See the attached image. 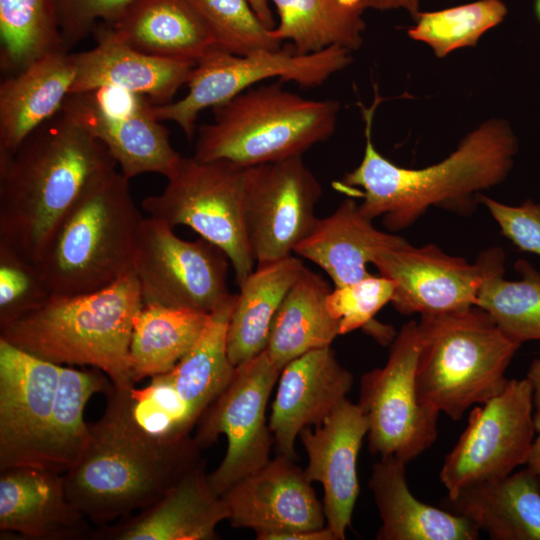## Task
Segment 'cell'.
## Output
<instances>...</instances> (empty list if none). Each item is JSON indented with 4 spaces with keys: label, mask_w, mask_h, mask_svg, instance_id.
<instances>
[{
    "label": "cell",
    "mask_w": 540,
    "mask_h": 540,
    "mask_svg": "<svg viewBox=\"0 0 540 540\" xmlns=\"http://www.w3.org/2000/svg\"><path fill=\"white\" fill-rule=\"evenodd\" d=\"M340 104L304 98L279 83L250 87L212 108L194 157L248 168L302 155L335 132Z\"/></svg>",
    "instance_id": "7"
},
{
    "label": "cell",
    "mask_w": 540,
    "mask_h": 540,
    "mask_svg": "<svg viewBox=\"0 0 540 540\" xmlns=\"http://www.w3.org/2000/svg\"><path fill=\"white\" fill-rule=\"evenodd\" d=\"M365 9L376 10H406L413 18L420 12L419 6L421 0H361Z\"/></svg>",
    "instance_id": "44"
},
{
    "label": "cell",
    "mask_w": 540,
    "mask_h": 540,
    "mask_svg": "<svg viewBox=\"0 0 540 540\" xmlns=\"http://www.w3.org/2000/svg\"><path fill=\"white\" fill-rule=\"evenodd\" d=\"M143 306L131 269L106 288L80 295L51 294L41 305L0 329V338L42 359L102 371L116 388L135 386L129 347Z\"/></svg>",
    "instance_id": "4"
},
{
    "label": "cell",
    "mask_w": 540,
    "mask_h": 540,
    "mask_svg": "<svg viewBox=\"0 0 540 540\" xmlns=\"http://www.w3.org/2000/svg\"><path fill=\"white\" fill-rule=\"evenodd\" d=\"M406 243L401 236L375 228L349 197L332 214L317 219L294 254L318 265L339 287L372 275L367 265L378 254Z\"/></svg>",
    "instance_id": "25"
},
{
    "label": "cell",
    "mask_w": 540,
    "mask_h": 540,
    "mask_svg": "<svg viewBox=\"0 0 540 540\" xmlns=\"http://www.w3.org/2000/svg\"><path fill=\"white\" fill-rule=\"evenodd\" d=\"M230 261L217 246L199 237L184 240L163 220H141L132 265L143 304L211 314L232 294L227 286Z\"/></svg>",
    "instance_id": "10"
},
{
    "label": "cell",
    "mask_w": 540,
    "mask_h": 540,
    "mask_svg": "<svg viewBox=\"0 0 540 540\" xmlns=\"http://www.w3.org/2000/svg\"><path fill=\"white\" fill-rule=\"evenodd\" d=\"M110 25L126 44L155 57L197 63L217 49L189 0H134Z\"/></svg>",
    "instance_id": "28"
},
{
    "label": "cell",
    "mask_w": 540,
    "mask_h": 540,
    "mask_svg": "<svg viewBox=\"0 0 540 540\" xmlns=\"http://www.w3.org/2000/svg\"><path fill=\"white\" fill-rule=\"evenodd\" d=\"M281 369L266 350L236 366L224 391L198 420L193 436L201 449L225 435L227 449L218 467L209 473L213 490L222 495L270 460L274 445L266 409Z\"/></svg>",
    "instance_id": "12"
},
{
    "label": "cell",
    "mask_w": 540,
    "mask_h": 540,
    "mask_svg": "<svg viewBox=\"0 0 540 540\" xmlns=\"http://www.w3.org/2000/svg\"><path fill=\"white\" fill-rule=\"evenodd\" d=\"M367 433L363 410L346 398L321 424L299 434L308 458L304 473L322 486L326 525L336 540L345 539L351 524L360 491L357 460Z\"/></svg>",
    "instance_id": "19"
},
{
    "label": "cell",
    "mask_w": 540,
    "mask_h": 540,
    "mask_svg": "<svg viewBox=\"0 0 540 540\" xmlns=\"http://www.w3.org/2000/svg\"><path fill=\"white\" fill-rule=\"evenodd\" d=\"M211 32L217 49L246 55L261 49L281 48L253 10L249 0H189Z\"/></svg>",
    "instance_id": "38"
},
{
    "label": "cell",
    "mask_w": 540,
    "mask_h": 540,
    "mask_svg": "<svg viewBox=\"0 0 540 540\" xmlns=\"http://www.w3.org/2000/svg\"><path fill=\"white\" fill-rule=\"evenodd\" d=\"M209 315L143 304L134 320L129 347V370L134 384L170 371L197 341Z\"/></svg>",
    "instance_id": "32"
},
{
    "label": "cell",
    "mask_w": 540,
    "mask_h": 540,
    "mask_svg": "<svg viewBox=\"0 0 540 540\" xmlns=\"http://www.w3.org/2000/svg\"><path fill=\"white\" fill-rule=\"evenodd\" d=\"M514 267L521 278H488L476 306L486 310L511 340L519 344L540 340V272L525 259L517 260Z\"/></svg>",
    "instance_id": "36"
},
{
    "label": "cell",
    "mask_w": 540,
    "mask_h": 540,
    "mask_svg": "<svg viewBox=\"0 0 540 540\" xmlns=\"http://www.w3.org/2000/svg\"><path fill=\"white\" fill-rule=\"evenodd\" d=\"M534 12L537 20L540 22V0L534 1Z\"/></svg>",
    "instance_id": "47"
},
{
    "label": "cell",
    "mask_w": 540,
    "mask_h": 540,
    "mask_svg": "<svg viewBox=\"0 0 540 540\" xmlns=\"http://www.w3.org/2000/svg\"><path fill=\"white\" fill-rule=\"evenodd\" d=\"M110 379L99 369H76L62 365L53 409L50 470L66 473L79 459L90 436L84 421L85 406L96 393H106Z\"/></svg>",
    "instance_id": "34"
},
{
    "label": "cell",
    "mask_w": 540,
    "mask_h": 540,
    "mask_svg": "<svg viewBox=\"0 0 540 540\" xmlns=\"http://www.w3.org/2000/svg\"><path fill=\"white\" fill-rule=\"evenodd\" d=\"M373 265L379 275L395 282L390 303L396 311L436 315L476 306L483 283L504 275L505 253L490 247L470 263L434 244L415 247L408 242L378 254Z\"/></svg>",
    "instance_id": "14"
},
{
    "label": "cell",
    "mask_w": 540,
    "mask_h": 540,
    "mask_svg": "<svg viewBox=\"0 0 540 540\" xmlns=\"http://www.w3.org/2000/svg\"><path fill=\"white\" fill-rule=\"evenodd\" d=\"M382 101L377 90L373 104L361 105L365 148L360 164L340 182L347 192L362 197L364 216L382 217L389 231L413 225L431 207L471 214L483 190L505 180L518 151L516 137L503 119H489L469 132L442 161L427 167L405 168L388 160L372 142L374 112Z\"/></svg>",
    "instance_id": "1"
},
{
    "label": "cell",
    "mask_w": 540,
    "mask_h": 540,
    "mask_svg": "<svg viewBox=\"0 0 540 540\" xmlns=\"http://www.w3.org/2000/svg\"><path fill=\"white\" fill-rule=\"evenodd\" d=\"M89 522L69 501L63 474L34 467L0 471L1 538L85 540Z\"/></svg>",
    "instance_id": "23"
},
{
    "label": "cell",
    "mask_w": 540,
    "mask_h": 540,
    "mask_svg": "<svg viewBox=\"0 0 540 540\" xmlns=\"http://www.w3.org/2000/svg\"><path fill=\"white\" fill-rule=\"evenodd\" d=\"M65 50L87 38L97 24H113L134 0H54Z\"/></svg>",
    "instance_id": "41"
},
{
    "label": "cell",
    "mask_w": 540,
    "mask_h": 540,
    "mask_svg": "<svg viewBox=\"0 0 540 540\" xmlns=\"http://www.w3.org/2000/svg\"><path fill=\"white\" fill-rule=\"evenodd\" d=\"M229 511L206 472L204 459L191 465L154 503L92 529L91 540H215Z\"/></svg>",
    "instance_id": "20"
},
{
    "label": "cell",
    "mask_w": 540,
    "mask_h": 540,
    "mask_svg": "<svg viewBox=\"0 0 540 540\" xmlns=\"http://www.w3.org/2000/svg\"><path fill=\"white\" fill-rule=\"evenodd\" d=\"M418 353V323L409 321L392 341L386 364L362 376L358 401L368 421L370 452L406 464L430 448L438 434L439 412L417 393Z\"/></svg>",
    "instance_id": "11"
},
{
    "label": "cell",
    "mask_w": 540,
    "mask_h": 540,
    "mask_svg": "<svg viewBox=\"0 0 540 540\" xmlns=\"http://www.w3.org/2000/svg\"><path fill=\"white\" fill-rule=\"evenodd\" d=\"M478 201L518 249L540 256V203L528 199L520 205H507L484 194Z\"/></svg>",
    "instance_id": "42"
},
{
    "label": "cell",
    "mask_w": 540,
    "mask_h": 540,
    "mask_svg": "<svg viewBox=\"0 0 540 540\" xmlns=\"http://www.w3.org/2000/svg\"><path fill=\"white\" fill-rule=\"evenodd\" d=\"M51 295L35 263L0 245V329Z\"/></svg>",
    "instance_id": "40"
},
{
    "label": "cell",
    "mask_w": 540,
    "mask_h": 540,
    "mask_svg": "<svg viewBox=\"0 0 540 540\" xmlns=\"http://www.w3.org/2000/svg\"><path fill=\"white\" fill-rule=\"evenodd\" d=\"M395 282L382 275H370L357 282L334 287L326 299L327 310L338 322L339 335L364 330L375 322V315L389 302Z\"/></svg>",
    "instance_id": "39"
},
{
    "label": "cell",
    "mask_w": 540,
    "mask_h": 540,
    "mask_svg": "<svg viewBox=\"0 0 540 540\" xmlns=\"http://www.w3.org/2000/svg\"><path fill=\"white\" fill-rule=\"evenodd\" d=\"M532 413V385L527 377L508 380L500 393L476 406L439 473L447 498L526 464L535 435Z\"/></svg>",
    "instance_id": "13"
},
{
    "label": "cell",
    "mask_w": 540,
    "mask_h": 540,
    "mask_svg": "<svg viewBox=\"0 0 540 540\" xmlns=\"http://www.w3.org/2000/svg\"><path fill=\"white\" fill-rule=\"evenodd\" d=\"M116 166L100 140L60 111L0 162V245L35 263L90 182Z\"/></svg>",
    "instance_id": "3"
},
{
    "label": "cell",
    "mask_w": 540,
    "mask_h": 540,
    "mask_svg": "<svg viewBox=\"0 0 540 540\" xmlns=\"http://www.w3.org/2000/svg\"><path fill=\"white\" fill-rule=\"evenodd\" d=\"M415 380L420 401L459 420L471 406L500 393L521 344L479 306L422 315Z\"/></svg>",
    "instance_id": "6"
},
{
    "label": "cell",
    "mask_w": 540,
    "mask_h": 540,
    "mask_svg": "<svg viewBox=\"0 0 540 540\" xmlns=\"http://www.w3.org/2000/svg\"><path fill=\"white\" fill-rule=\"evenodd\" d=\"M75 77L72 53L61 49L35 60L0 84V162L39 126L60 113Z\"/></svg>",
    "instance_id": "24"
},
{
    "label": "cell",
    "mask_w": 540,
    "mask_h": 540,
    "mask_svg": "<svg viewBox=\"0 0 540 540\" xmlns=\"http://www.w3.org/2000/svg\"><path fill=\"white\" fill-rule=\"evenodd\" d=\"M526 377L532 385V420L535 432L526 465L540 476V357L532 361Z\"/></svg>",
    "instance_id": "43"
},
{
    "label": "cell",
    "mask_w": 540,
    "mask_h": 540,
    "mask_svg": "<svg viewBox=\"0 0 540 540\" xmlns=\"http://www.w3.org/2000/svg\"><path fill=\"white\" fill-rule=\"evenodd\" d=\"M234 528L254 530L256 539L322 528V501L295 460L282 455L270 459L222 495Z\"/></svg>",
    "instance_id": "18"
},
{
    "label": "cell",
    "mask_w": 540,
    "mask_h": 540,
    "mask_svg": "<svg viewBox=\"0 0 540 540\" xmlns=\"http://www.w3.org/2000/svg\"><path fill=\"white\" fill-rule=\"evenodd\" d=\"M279 22L272 35L291 41L297 54H313L332 46L357 50L365 29L361 0H268Z\"/></svg>",
    "instance_id": "31"
},
{
    "label": "cell",
    "mask_w": 540,
    "mask_h": 540,
    "mask_svg": "<svg viewBox=\"0 0 540 540\" xmlns=\"http://www.w3.org/2000/svg\"><path fill=\"white\" fill-rule=\"evenodd\" d=\"M351 62V51L340 46L306 55L295 53L293 48L261 49L246 55L213 49L195 64L186 83L187 93L181 99L151 104L150 110L157 120L176 123L192 141L198 116L206 108L220 105L274 77L302 87H317Z\"/></svg>",
    "instance_id": "9"
},
{
    "label": "cell",
    "mask_w": 540,
    "mask_h": 540,
    "mask_svg": "<svg viewBox=\"0 0 540 540\" xmlns=\"http://www.w3.org/2000/svg\"><path fill=\"white\" fill-rule=\"evenodd\" d=\"M61 367L0 338V471H51L52 417Z\"/></svg>",
    "instance_id": "16"
},
{
    "label": "cell",
    "mask_w": 540,
    "mask_h": 540,
    "mask_svg": "<svg viewBox=\"0 0 540 540\" xmlns=\"http://www.w3.org/2000/svg\"><path fill=\"white\" fill-rule=\"evenodd\" d=\"M130 389L112 384L82 454L63 474L69 501L96 526L148 507L201 459L193 437L168 441L143 430L131 412Z\"/></svg>",
    "instance_id": "2"
},
{
    "label": "cell",
    "mask_w": 540,
    "mask_h": 540,
    "mask_svg": "<svg viewBox=\"0 0 540 540\" xmlns=\"http://www.w3.org/2000/svg\"><path fill=\"white\" fill-rule=\"evenodd\" d=\"M331 288L318 273L303 268L283 299L271 326L266 352L279 369L315 349L331 346L339 335L326 299Z\"/></svg>",
    "instance_id": "30"
},
{
    "label": "cell",
    "mask_w": 540,
    "mask_h": 540,
    "mask_svg": "<svg viewBox=\"0 0 540 540\" xmlns=\"http://www.w3.org/2000/svg\"><path fill=\"white\" fill-rule=\"evenodd\" d=\"M502 0H477L437 11L419 12L407 34L427 44L438 58L464 47H474L484 33L507 15Z\"/></svg>",
    "instance_id": "37"
},
{
    "label": "cell",
    "mask_w": 540,
    "mask_h": 540,
    "mask_svg": "<svg viewBox=\"0 0 540 540\" xmlns=\"http://www.w3.org/2000/svg\"><path fill=\"white\" fill-rule=\"evenodd\" d=\"M249 2L262 23L268 29L275 28L276 22L274 20L268 0H249Z\"/></svg>",
    "instance_id": "46"
},
{
    "label": "cell",
    "mask_w": 540,
    "mask_h": 540,
    "mask_svg": "<svg viewBox=\"0 0 540 540\" xmlns=\"http://www.w3.org/2000/svg\"><path fill=\"white\" fill-rule=\"evenodd\" d=\"M304 267L291 255L257 265L238 286L227 327V352L235 367L266 350L274 317Z\"/></svg>",
    "instance_id": "29"
},
{
    "label": "cell",
    "mask_w": 540,
    "mask_h": 540,
    "mask_svg": "<svg viewBox=\"0 0 540 540\" xmlns=\"http://www.w3.org/2000/svg\"><path fill=\"white\" fill-rule=\"evenodd\" d=\"M446 504L493 540H540V476L529 468L467 486Z\"/></svg>",
    "instance_id": "27"
},
{
    "label": "cell",
    "mask_w": 540,
    "mask_h": 540,
    "mask_svg": "<svg viewBox=\"0 0 540 540\" xmlns=\"http://www.w3.org/2000/svg\"><path fill=\"white\" fill-rule=\"evenodd\" d=\"M321 194L302 155L247 168L245 226L257 265L293 255L316 224Z\"/></svg>",
    "instance_id": "15"
},
{
    "label": "cell",
    "mask_w": 540,
    "mask_h": 540,
    "mask_svg": "<svg viewBox=\"0 0 540 540\" xmlns=\"http://www.w3.org/2000/svg\"><path fill=\"white\" fill-rule=\"evenodd\" d=\"M273 540H336L332 530L325 525L322 528L284 533Z\"/></svg>",
    "instance_id": "45"
},
{
    "label": "cell",
    "mask_w": 540,
    "mask_h": 540,
    "mask_svg": "<svg viewBox=\"0 0 540 540\" xmlns=\"http://www.w3.org/2000/svg\"><path fill=\"white\" fill-rule=\"evenodd\" d=\"M142 219L129 179L116 168L92 180L35 262L50 293H91L129 272Z\"/></svg>",
    "instance_id": "5"
},
{
    "label": "cell",
    "mask_w": 540,
    "mask_h": 540,
    "mask_svg": "<svg viewBox=\"0 0 540 540\" xmlns=\"http://www.w3.org/2000/svg\"><path fill=\"white\" fill-rule=\"evenodd\" d=\"M352 373L331 346L309 351L280 372L269 419L278 455L297 460L296 439L304 428L321 424L347 398Z\"/></svg>",
    "instance_id": "21"
},
{
    "label": "cell",
    "mask_w": 540,
    "mask_h": 540,
    "mask_svg": "<svg viewBox=\"0 0 540 540\" xmlns=\"http://www.w3.org/2000/svg\"><path fill=\"white\" fill-rule=\"evenodd\" d=\"M247 168L225 160L201 161L181 156L157 195L141 203L153 218L173 228L184 225L220 248L228 257L239 286L254 270L245 226Z\"/></svg>",
    "instance_id": "8"
},
{
    "label": "cell",
    "mask_w": 540,
    "mask_h": 540,
    "mask_svg": "<svg viewBox=\"0 0 540 540\" xmlns=\"http://www.w3.org/2000/svg\"><path fill=\"white\" fill-rule=\"evenodd\" d=\"M236 294L209 315L190 350L168 372L163 373L195 419L224 391L235 366L227 352V327Z\"/></svg>",
    "instance_id": "33"
},
{
    "label": "cell",
    "mask_w": 540,
    "mask_h": 540,
    "mask_svg": "<svg viewBox=\"0 0 540 540\" xmlns=\"http://www.w3.org/2000/svg\"><path fill=\"white\" fill-rule=\"evenodd\" d=\"M406 463L380 458L369 480L381 525L378 540H475L477 526L464 516L419 501L410 491Z\"/></svg>",
    "instance_id": "26"
},
{
    "label": "cell",
    "mask_w": 540,
    "mask_h": 540,
    "mask_svg": "<svg viewBox=\"0 0 540 540\" xmlns=\"http://www.w3.org/2000/svg\"><path fill=\"white\" fill-rule=\"evenodd\" d=\"M92 35L93 48L72 53L75 77L70 93L114 88L163 105L186 85L196 64L142 53L122 41L107 23L97 24Z\"/></svg>",
    "instance_id": "22"
},
{
    "label": "cell",
    "mask_w": 540,
    "mask_h": 540,
    "mask_svg": "<svg viewBox=\"0 0 540 540\" xmlns=\"http://www.w3.org/2000/svg\"><path fill=\"white\" fill-rule=\"evenodd\" d=\"M151 104L143 96L101 88L70 93L61 112L105 145L127 179L145 173L167 177L181 155L168 129L152 115Z\"/></svg>",
    "instance_id": "17"
},
{
    "label": "cell",
    "mask_w": 540,
    "mask_h": 540,
    "mask_svg": "<svg viewBox=\"0 0 540 540\" xmlns=\"http://www.w3.org/2000/svg\"><path fill=\"white\" fill-rule=\"evenodd\" d=\"M0 39L1 69L13 74L64 49L55 1L0 0Z\"/></svg>",
    "instance_id": "35"
}]
</instances>
